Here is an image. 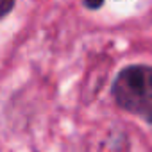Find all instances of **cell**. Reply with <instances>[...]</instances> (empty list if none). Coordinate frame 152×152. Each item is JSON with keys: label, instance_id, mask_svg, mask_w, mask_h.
Listing matches in <instances>:
<instances>
[{"label": "cell", "instance_id": "6da1fadb", "mask_svg": "<svg viewBox=\"0 0 152 152\" xmlns=\"http://www.w3.org/2000/svg\"><path fill=\"white\" fill-rule=\"evenodd\" d=\"M111 93L118 107L152 125V66L131 64L122 68Z\"/></svg>", "mask_w": 152, "mask_h": 152}, {"label": "cell", "instance_id": "7a4b0ae2", "mask_svg": "<svg viewBox=\"0 0 152 152\" xmlns=\"http://www.w3.org/2000/svg\"><path fill=\"white\" fill-rule=\"evenodd\" d=\"M15 2L16 0H0V20L11 13V9L15 7Z\"/></svg>", "mask_w": 152, "mask_h": 152}, {"label": "cell", "instance_id": "3957f363", "mask_svg": "<svg viewBox=\"0 0 152 152\" xmlns=\"http://www.w3.org/2000/svg\"><path fill=\"white\" fill-rule=\"evenodd\" d=\"M83 4H84V6H86L88 9L95 11V9H100V7H102L104 0H83Z\"/></svg>", "mask_w": 152, "mask_h": 152}]
</instances>
